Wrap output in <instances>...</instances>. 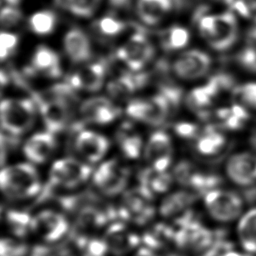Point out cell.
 I'll use <instances>...</instances> for the list:
<instances>
[{
	"label": "cell",
	"mask_w": 256,
	"mask_h": 256,
	"mask_svg": "<svg viewBox=\"0 0 256 256\" xmlns=\"http://www.w3.org/2000/svg\"><path fill=\"white\" fill-rule=\"evenodd\" d=\"M215 117L225 129L238 130L249 119L250 112L241 104L234 102L229 107H222L216 110Z\"/></svg>",
	"instance_id": "4316f807"
},
{
	"label": "cell",
	"mask_w": 256,
	"mask_h": 256,
	"mask_svg": "<svg viewBox=\"0 0 256 256\" xmlns=\"http://www.w3.org/2000/svg\"><path fill=\"white\" fill-rule=\"evenodd\" d=\"M32 256H38V255H35V254H33V255H32Z\"/></svg>",
	"instance_id": "11a10c76"
},
{
	"label": "cell",
	"mask_w": 256,
	"mask_h": 256,
	"mask_svg": "<svg viewBox=\"0 0 256 256\" xmlns=\"http://www.w3.org/2000/svg\"><path fill=\"white\" fill-rule=\"evenodd\" d=\"M229 6L242 17L256 22V0H234Z\"/></svg>",
	"instance_id": "b9f144b4"
},
{
	"label": "cell",
	"mask_w": 256,
	"mask_h": 256,
	"mask_svg": "<svg viewBox=\"0 0 256 256\" xmlns=\"http://www.w3.org/2000/svg\"><path fill=\"white\" fill-rule=\"evenodd\" d=\"M254 144H255V146H256V135H255V138H254Z\"/></svg>",
	"instance_id": "db71d44e"
},
{
	"label": "cell",
	"mask_w": 256,
	"mask_h": 256,
	"mask_svg": "<svg viewBox=\"0 0 256 256\" xmlns=\"http://www.w3.org/2000/svg\"><path fill=\"white\" fill-rule=\"evenodd\" d=\"M78 248L81 251V256H105L108 252L104 239L98 238H90Z\"/></svg>",
	"instance_id": "60d3db41"
},
{
	"label": "cell",
	"mask_w": 256,
	"mask_h": 256,
	"mask_svg": "<svg viewBox=\"0 0 256 256\" xmlns=\"http://www.w3.org/2000/svg\"><path fill=\"white\" fill-rule=\"evenodd\" d=\"M35 105L30 99H3L0 108L3 132L16 137L27 132L35 120Z\"/></svg>",
	"instance_id": "5b68a950"
},
{
	"label": "cell",
	"mask_w": 256,
	"mask_h": 256,
	"mask_svg": "<svg viewBox=\"0 0 256 256\" xmlns=\"http://www.w3.org/2000/svg\"><path fill=\"white\" fill-rule=\"evenodd\" d=\"M32 100L40 111L47 131L55 134L65 129L72 112L70 107L59 100L35 92L32 93Z\"/></svg>",
	"instance_id": "9c48e42d"
},
{
	"label": "cell",
	"mask_w": 256,
	"mask_h": 256,
	"mask_svg": "<svg viewBox=\"0 0 256 256\" xmlns=\"http://www.w3.org/2000/svg\"><path fill=\"white\" fill-rule=\"evenodd\" d=\"M5 1H6L7 4H9L11 6H16V5H18L20 3L21 0H5Z\"/></svg>",
	"instance_id": "681fc988"
},
{
	"label": "cell",
	"mask_w": 256,
	"mask_h": 256,
	"mask_svg": "<svg viewBox=\"0 0 256 256\" xmlns=\"http://www.w3.org/2000/svg\"><path fill=\"white\" fill-rule=\"evenodd\" d=\"M226 144L224 134L216 129L215 126H207L197 137L196 149L204 156H214L218 154Z\"/></svg>",
	"instance_id": "484cf974"
},
{
	"label": "cell",
	"mask_w": 256,
	"mask_h": 256,
	"mask_svg": "<svg viewBox=\"0 0 256 256\" xmlns=\"http://www.w3.org/2000/svg\"><path fill=\"white\" fill-rule=\"evenodd\" d=\"M116 54L129 69L139 71L152 59L154 48L144 33L136 32L117 50Z\"/></svg>",
	"instance_id": "30bf717a"
},
{
	"label": "cell",
	"mask_w": 256,
	"mask_h": 256,
	"mask_svg": "<svg viewBox=\"0 0 256 256\" xmlns=\"http://www.w3.org/2000/svg\"><path fill=\"white\" fill-rule=\"evenodd\" d=\"M74 147L86 161L95 163L106 154L109 141L100 133L91 130H79L74 141Z\"/></svg>",
	"instance_id": "e0dca14e"
},
{
	"label": "cell",
	"mask_w": 256,
	"mask_h": 256,
	"mask_svg": "<svg viewBox=\"0 0 256 256\" xmlns=\"http://www.w3.org/2000/svg\"><path fill=\"white\" fill-rule=\"evenodd\" d=\"M197 18L200 35L214 50L226 51L237 41L239 27L233 11L206 14L205 8H201Z\"/></svg>",
	"instance_id": "7a4b0ae2"
},
{
	"label": "cell",
	"mask_w": 256,
	"mask_h": 256,
	"mask_svg": "<svg viewBox=\"0 0 256 256\" xmlns=\"http://www.w3.org/2000/svg\"><path fill=\"white\" fill-rule=\"evenodd\" d=\"M0 57L1 60H6L16 49L18 37L16 34L3 30L0 35Z\"/></svg>",
	"instance_id": "7bdbcfd3"
},
{
	"label": "cell",
	"mask_w": 256,
	"mask_h": 256,
	"mask_svg": "<svg viewBox=\"0 0 256 256\" xmlns=\"http://www.w3.org/2000/svg\"><path fill=\"white\" fill-rule=\"evenodd\" d=\"M56 15L50 10H42L34 13L28 20L29 27L32 32L43 36L50 34L56 25Z\"/></svg>",
	"instance_id": "1f68e13d"
},
{
	"label": "cell",
	"mask_w": 256,
	"mask_h": 256,
	"mask_svg": "<svg viewBox=\"0 0 256 256\" xmlns=\"http://www.w3.org/2000/svg\"><path fill=\"white\" fill-rule=\"evenodd\" d=\"M138 88L133 74L125 73L111 80L107 85L108 93L113 98H125L133 94Z\"/></svg>",
	"instance_id": "836d02e7"
},
{
	"label": "cell",
	"mask_w": 256,
	"mask_h": 256,
	"mask_svg": "<svg viewBox=\"0 0 256 256\" xmlns=\"http://www.w3.org/2000/svg\"><path fill=\"white\" fill-rule=\"evenodd\" d=\"M174 130L175 132L182 138H186V139H190V138H194V137H198V135L200 134L199 131V127L194 124V123H189V122H180L177 123L174 126Z\"/></svg>",
	"instance_id": "f6af8a7d"
},
{
	"label": "cell",
	"mask_w": 256,
	"mask_h": 256,
	"mask_svg": "<svg viewBox=\"0 0 256 256\" xmlns=\"http://www.w3.org/2000/svg\"><path fill=\"white\" fill-rule=\"evenodd\" d=\"M118 143L122 153L131 159L137 158L141 152L142 139L137 134L121 132L118 135Z\"/></svg>",
	"instance_id": "74e56055"
},
{
	"label": "cell",
	"mask_w": 256,
	"mask_h": 256,
	"mask_svg": "<svg viewBox=\"0 0 256 256\" xmlns=\"http://www.w3.org/2000/svg\"><path fill=\"white\" fill-rule=\"evenodd\" d=\"M32 218L24 211L7 210L5 213V222L8 230L19 238H23L29 232H32Z\"/></svg>",
	"instance_id": "f546056e"
},
{
	"label": "cell",
	"mask_w": 256,
	"mask_h": 256,
	"mask_svg": "<svg viewBox=\"0 0 256 256\" xmlns=\"http://www.w3.org/2000/svg\"><path fill=\"white\" fill-rule=\"evenodd\" d=\"M56 148V140L49 131L32 135L23 146L26 158L34 164H41L48 160Z\"/></svg>",
	"instance_id": "44dd1931"
},
{
	"label": "cell",
	"mask_w": 256,
	"mask_h": 256,
	"mask_svg": "<svg viewBox=\"0 0 256 256\" xmlns=\"http://www.w3.org/2000/svg\"><path fill=\"white\" fill-rule=\"evenodd\" d=\"M219 256H249L247 254H242L236 251H231V250H227L225 252H223L222 254H220Z\"/></svg>",
	"instance_id": "c3c4849f"
},
{
	"label": "cell",
	"mask_w": 256,
	"mask_h": 256,
	"mask_svg": "<svg viewBox=\"0 0 256 256\" xmlns=\"http://www.w3.org/2000/svg\"><path fill=\"white\" fill-rule=\"evenodd\" d=\"M28 247L25 243L3 237L0 242V256H25Z\"/></svg>",
	"instance_id": "ab89813d"
},
{
	"label": "cell",
	"mask_w": 256,
	"mask_h": 256,
	"mask_svg": "<svg viewBox=\"0 0 256 256\" xmlns=\"http://www.w3.org/2000/svg\"><path fill=\"white\" fill-rule=\"evenodd\" d=\"M22 19V13L19 9L15 8V6L7 5L2 8L1 10V26L2 28L8 29L15 25H17Z\"/></svg>",
	"instance_id": "ee69618b"
},
{
	"label": "cell",
	"mask_w": 256,
	"mask_h": 256,
	"mask_svg": "<svg viewBox=\"0 0 256 256\" xmlns=\"http://www.w3.org/2000/svg\"><path fill=\"white\" fill-rule=\"evenodd\" d=\"M140 184L149 188L152 192H165L172 183V177L165 172H159L152 167L143 170L139 175Z\"/></svg>",
	"instance_id": "4dcf8cb0"
},
{
	"label": "cell",
	"mask_w": 256,
	"mask_h": 256,
	"mask_svg": "<svg viewBox=\"0 0 256 256\" xmlns=\"http://www.w3.org/2000/svg\"><path fill=\"white\" fill-rule=\"evenodd\" d=\"M226 174L239 186H254L256 184V155L250 152L232 155L226 163Z\"/></svg>",
	"instance_id": "9a60e30c"
},
{
	"label": "cell",
	"mask_w": 256,
	"mask_h": 256,
	"mask_svg": "<svg viewBox=\"0 0 256 256\" xmlns=\"http://www.w3.org/2000/svg\"><path fill=\"white\" fill-rule=\"evenodd\" d=\"M233 94L237 103L244 106L250 113L256 114V82H247L236 86Z\"/></svg>",
	"instance_id": "d590c367"
},
{
	"label": "cell",
	"mask_w": 256,
	"mask_h": 256,
	"mask_svg": "<svg viewBox=\"0 0 256 256\" xmlns=\"http://www.w3.org/2000/svg\"><path fill=\"white\" fill-rule=\"evenodd\" d=\"M210 56L199 50L181 53L173 62L172 70L180 78L193 80L204 76L210 69Z\"/></svg>",
	"instance_id": "5bb4252c"
},
{
	"label": "cell",
	"mask_w": 256,
	"mask_h": 256,
	"mask_svg": "<svg viewBox=\"0 0 256 256\" xmlns=\"http://www.w3.org/2000/svg\"><path fill=\"white\" fill-rule=\"evenodd\" d=\"M128 170L119 165L115 159L102 163L93 173V183L106 196H115L126 186Z\"/></svg>",
	"instance_id": "8fae6325"
},
{
	"label": "cell",
	"mask_w": 256,
	"mask_h": 256,
	"mask_svg": "<svg viewBox=\"0 0 256 256\" xmlns=\"http://www.w3.org/2000/svg\"><path fill=\"white\" fill-rule=\"evenodd\" d=\"M204 205L213 219L229 222L241 214L243 200L234 192L216 188L204 195Z\"/></svg>",
	"instance_id": "ba28073f"
},
{
	"label": "cell",
	"mask_w": 256,
	"mask_h": 256,
	"mask_svg": "<svg viewBox=\"0 0 256 256\" xmlns=\"http://www.w3.org/2000/svg\"><path fill=\"white\" fill-rule=\"evenodd\" d=\"M65 216L53 210H42L32 218V232L47 243L61 240L69 231Z\"/></svg>",
	"instance_id": "7c38bea8"
},
{
	"label": "cell",
	"mask_w": 256,
	"mask_h": 256,
	"mask_svg": "<svg viewBox=\"0 0 256 256\" xmlns=\"http://www.w3.org/2000/svg\"><path fill=\"white\" fill-rule=\"evenodd\" d=\"M199 196L196 192L189 191H178L168 195L161 203L159 212L165 218L179 217L185 212L187 208L191 205L196 198Z\"/></svg>",
	"instance_id": "d4e9b609"
},
{
	"label": "cell",
	"mask_w": 256,
	"mask_h": 256,
	"mask_svg": "<svg viewBox=\"0 0 256 256\" xmlns=\"http://www.w3.org/2000/svg\"><path fill=\"white\" fill-rule=\"evenodd\" d=\"M189 32L186 28L181 26H173L166 30L162 37V47L168 51H174L184 48L189 42Z\"/></svg>",
	"instance_id": "d6a6232c"
},
{
	"label": "cell",
	"mask_w": 256,
	"mask_h": 256,
	"mask_svg": "<svg viewBox=\"0 0 256 256\" xmlns=\"http://www.w3.org/2000/svg\"><path fill=\"white\" fill-rule=\"evenodd\" d=\"M249 34L255 39V41H256V28H254V29H252V30H250V32H249Z\"/></svg>",
	"instance_id": "816d5d0a"
},
{
	"label": "cell",
	"mask_w": 256,
	"mask_h": 256,
	"mask_svg": "<svg viewBox=\"0 0 256 256\" xmlns=\"http://www.w3.org/2000/svg\"><path fill=\"white\" fill-rule=\"evenodd\" d=\"M173 111L172 105L162 93L147 99L132 100L126 107L128 116L153 126L164 123Z\"/></svg>",
	"instance_id": "52a82bcc"
},
{
	"label": "cell",
	"mask_w": 256,
	"mask_h": 256,
	"mask_svg": "<svg viewBox=\"0 0 256 256\" xmlns=\"http://www.w3.org/2000/svg\"><path fill=\"white\" fill-rule=\"evenodd\" d=\"M106 67L103 62H92L69 75L67 83L75 90L81 89L88 92H95L102 87Z\"/></svg>",
	"instance_id": "ffe728a7"
},
{
	"label": "cell",
	"mask_w": 256,
	"mask_h": 256,
	"mask_svg": "<svg viewBox=\"0 0 256 256\" xmlns=\"http://www.w3.org/2000/svg\"><path fill=\"white\" fill-rule=\"evenodd\" d=\"M172 6V0H138L136 10L145 24L156 25L169 13Z\"/></svg>",
	"instance_id": "cb8c5ba5"
},
{
	"label": "cell",
	"mask_w": 256,
	"mask_h": 256,
	"mask_svg": "<svg viewBox=\"0 0 256 256\" xmlns=\"http://www.w3.org/2000/svg\"><path fill=\"white\" fill-rule=\"evenodd\" d=\"M30 69L48 78H58L62 74L60 58L51 48L40 45L31 58Z\"/></svg>",
	"instance_id": "603a6c76"
},
{
	"label": "cell",
	"mask_w": 256,
	"mask_h": 256,
	"mask_svg": "<svg viewBox=\"0 0 256 256\" xmlns=\"http://www.w3.org/2000/svg\"><path fill=\"white\" fill-rule=\"evenodd\" d=\"M127 27V24L112 16L100 18L95 25L97 31L105 37H116L121 34Z\"/></svg>",
	"instance_id": "f35d334b"
},
{
	"label": "cell",
	"mask_w": 256,
	"mask_h": 256,
	"mask_svg": "<svg viewBox=\"0 0 256 256\" xmlns=\"http://www.w3.org/2000/svg\"><path fill=\"white\" fill-rule=\"evenodd\" d=\"M174 176L181 185L189 187L199 195H205L210 190L216 189L221 183V179L217 175L202 173L192 163L187 161L177 164L174 169Z\"/></svg>",
	"instance_id": "4fadbf2b"
},
{
	"label": "cell",
	"mask_w": 256,
	"mask_h": 256,
	"mask_svg": "<svg viewBox=\"0 0 256 256\" xmlns=\"http://www.w3.org/2000/svg\"><path fill=\"white\" fill-rule=\"evenodd\" d=\"M153 192L144 185L124 194L122 205L117 209V217L123 221H132L138 225L147 223L154 215L150 204Z\"/></svg>",
	"instance_id": "8992f818"
},
{
	"label": "cell",
	"mask_w": 256,
	"mask_h": 256,
	"mask_svg": "<svg viewBox=\"0 0 256 256\" xmlns=\"http://www.w3.org/2000/svg\"><path fill=\"white\" fill-rule=\"evenodd\" d=\"M80 113L85 121L102 125L114 121L120 110L108 98L98 96L86 99L80 106Z\"/></svg>",
	"instance_id": "d6986e66"
},
{
	"label": "cell",
	"mask_w": 256,
	"mask_h": 256,
	"mask_svg": "<svg viewBox=\"0 0 256 256\" xmlns=\"http://www.w3.org/2000/svg\"><path fill=\"white\" fill-rule=\"evenodd\" d=\"M63 44L67 56L73 63L86 62L92 56L90 41L82 30L70 29L64 36Z\"/></svg>",
	"instance_id": "7402d4cb"
},
{
	"label": "cell",
	"mask_w": 256,
	"mask_h": 256,
	"mask_svg": "<svg viewBox=\"0 0 256 256\" xmlns=\"http://www.w3.org/2000/svg\"><path fill=\"white\" fill-rule=\"evenodd\" d=\"M1 190L11 200H24L39 195L42 188L39 175L30 163H18L2 168Z\"/></svg>",
	"instance_id": "3957f363"
},
{
	"label": "cell",
	"mask_w": 256,
	"mask_h": 256,
	"mask_svg": "<svg viewBox=\"0 0 256 256\" xmlns=\"http://www.w3.org/2000/svg\"><path fill=\"white\" fill-rule=\"evenodd\" d=\"M237 234L242 247L250 253H256V208L246 212L237 226Z\"/></svg>",
	"instance_id": "83f0119b"
},
{
	"label": "cell",
	"mask_w": 256,
	"mask_h": 256,
	"mask_svg": "<svg viewBox=\"0 0 256 256\" xmlns=\"http://www.w3.org/2000/svg\"><path fill=\"white\" fill-rule=\"evenodd\" d=\"M132 0H109L110 4L114 7L117 8H124V7H128L130 5Z\"/></svg>",
	"instance_id": "7dc6e473"
},
{
	"label": "cell",
	"mask_w": 256,
	"mask_h": 256,
	"mask_svg": "<svg viewBox=\"0 0 256 256\" xmlns=\"http://www.w3.org/2000/svg\"><path fill=\"white\" fill-rule=\"evenodd\" d=\"M218 1H222V2H224V3L228 4V5H230L234 0H218Z\"/></svg>",
	"instance_id": "f5cc1de1"
},
{
	"label": "cell",
	"mask_w": 256,
	"mask_h": 256,
	"mask_svg": "<svg viewBox=\"0 0 256 256\" xmlns=\"http://www.w3.org/2000/svg\"><path fill=\"white\" fill-rule=\"evenodd\" d=\"M166 256H185V255H183L181 253H177V252H170Z\"/></svg>",
	"instance_id": "f907efd6"
},
{
	"label": "cell",
	"mask_w": 256,
	"mask_h": 256,
	"mask_svg": "<svg viewBox=\"0 0 256 256\" xmlns=\"http://www.w3.org/2000/svg\"><path fill=\"white\" fill-rule=\"evenodd\" d=\"M103 239L107 244L108 251L116 256H122L136 248L141 240L122 221H115L110 224Z\"/></svg>",
	"instance_id": "ac0fdd59"
},
{
	"label": "cell",
	"mask_w": 256,
	"mask_h": 256,
	"mask_svg": "<svg viewBox=\"0 0 256 256\" xmlns=\"http://www.w3.org/2000/svg\"><path fill=\"white\" fill-rule=\"evenodd\" d=\"M99 0H55V3L62 9L69 11L70 13L79 17H90Z\"/></svg>",
	"instance_id": "e575fe53"
},
{
	"label": "cell",
	"mask_w": 256,
	"mask_h": 256,
	"mask_svg": "<svg viewBox=\"0 0 256 256\" xmlns=\"http://www.w3.org/2000/svg\"><path fill=\"white\" fill-rule=\"evenodd\" d=\"M92 173V168L74 158L55 161L51 167L49 181L39 194V201L50 197L58 188L74 189L83 184Z\"/></svg>",
	"instance_id": "277c9868"
},
{
	"label": "cell",
	"mask_w": 256,
	"mask_h": 256,
	"mask_svg": "<svg viewBox=\"0 0 256 256\" xmlns=\"http://www.w3.org/2000/svg\"><path fill=\"white\" fill-rule=\"evenodd\" d=\"M175 228L166 224H156L152 229L147 231L142 238L145 246L154 249H161L170 242L174 243Z\"/></svg>",
	"instance_id": "f1b7e54d"
},
{
	"label": "cell",
	"mask_w": 256,
	"mask_h": 256,
	"mask_svg": "<svg viewBox=\"0 0 256 256\" xmlns=\"http://www.w3.org/2000/svg\"><path fill=\"white\" fill-rule=\"evenodd\" d=\"M172 150L170 136L163 131H156L149 137L144 155L153 169L165 172L172 160Z\"/></svg>",
	"instance_id": "2e32d148"
},
{
	"label": "cell",
	"mask_w": 256,
	"mask_h": 256,
	"mask_svg": "<svg viewBox=\"0 0 256 256\" xmlns=\"http://www.w3.org/2000/svg\"><path fill=\"white\" fill-rule=\"evenodd\" d=\"M247 36L248 42L237 53L236 61L242 68L256 73V41L250 34Z\"/></svg>",
	"instance_id": "8d00e7d4"
},
{
	"label": "cell",
	"mask_w": 256,
	"mask_h": 256,
	"mask_svg": "<svg viewBox=\"0 0 256 256\" xmlns=\"http://www.w3.org/2000/svg\"><path fill=\"white\" fill-rule=\"evenodd\" d=\"M174 228V244L194 256H219L231 248L224 232L205 227L190 211L177 217Z\"/></svg>",
	"instance_id": "6da1fadb"
},
{
	"label": "cell",
	"mask_w": 256,
	"mask_h": 256,
	"mask_svg": "<svg viewBox=\"0 0 256 256\" xmlns=\"http://www.w3.org/2000/svg\"><path fill=\"white\" fill-rule=\"evenodd\" d=\"M133 256H158L154 250H152L151 248L144 246V247H140Z\"/></svg>",
	"instance_id": "bcb514c9"
}]
</instances>
